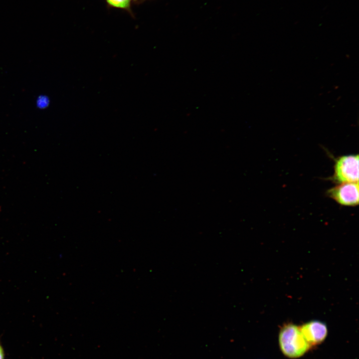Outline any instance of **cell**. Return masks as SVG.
<instances>
[{
	"label": "cell",
	"mask_w": 359,
	"mask_h": 359,
	"mask_svg": "<svg viewBox=\"0 0 359 359\" xmlns=\"http://www.w3.org/2000/svg\"><path fill=\"white\" fill-rule=\"evenodd\" d=\"M330 180L336 184L359 182V155H345L336 159Z\"/></svg>",
	"instance_id": "cell-2"
},
{
	"label": "cell",
	"mask_w": 359,
	"mask_h": 359,
	"mask_svg": "<svg viewBox=\"0 0 359 359\" xmlns=\"http://www.w3.org/2000/svg\"><path fill=\"white\" fill-rule=\"evenodd\" d=\"M326 194L340 205L357 206L359 199V182L337 184L329 189Z\"/></svg>",
	"instance_id": "cell-3"
},
{
	"label": "cell",
	"mask_w": 359,
	"mask_h": 359,
	"mask_svg": "<svg viewBox=\"0 0 359 359\" xmlns=\"http://www.w3.org/2000/svg\"><path fill=\"white\" fill-rule=\"evenodd\" d=\"M299 328L305 339L311 347L323 343L328 335L326 325L320 321L313 320L308 322Z\"/></svg>",
	"instance_id": "cell-4"
},
{
	"label": "cell",
	"mask_w": 359,
	"mask_h": 359,
	"mask_svg": "<svg viewBox=\"0 0 359 359\" xmlns=\"http://www.w3.org/2000/svg\"><path fill=\"white\" fill-rule=\"evenodd\" d=\"M3 350L0 345V359H3Z\"/></svg>",
	"instance_id": "cell-6"
},
{
	"label": "cell",
	"mask_w": 359,
	"mask_h": 359,
	"mask_svg": "<svg viewBox=\"0 0 359 359\" xmlns=\"http://www.w3.org/2000/svg\"><path fill=\"white\" fill-rule=\"evenodd\" d=\"M111 5L121 8H126L129 7L131 0H106Z\"/></svg>",
	"instance_id": "cell-5"
},
{
	"label": "cell",
	"mask_w": 359,
	"mask_h": 359,
	"mask_svg": "<svg viewBox=\"0 0 359 359\" xmlns=\"http://www.w3.org/2000/svg\"><path fill=\"white\" fill-rule=\"evenodd\" d=\"M280 349L284 356L290 358H298L311 349L305 339L299 327L293 323L284 324L279 334Z\"/></svg>",
	"instance_id": "cell-1"
}]
</instances>
